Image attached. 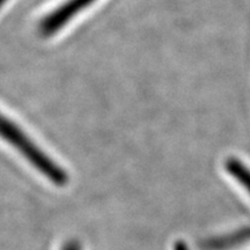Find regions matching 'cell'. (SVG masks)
<instances>
[{"label": "cell", "mask_w": 250, "mask_h": 250, "mask_svg": "<svg viewBox=\"0 0 250 250\" xmlns=\"http://www.w3.org/2000/svg\"><path fill=\"white\" fill-rule=\"evenodd\" d=\"M0 137L22 154L40 173L58 186L67 182V175L48 155L41 151L39 146L31 142L29 137L18 127L13 122L0 114Z\"/></svg>", "instance_id": "obj_1"}, {"label": "cell", "mask_w": 250, "mask_h": 250, "mask_svg": "<svg viewBox=\"0 0 250 250\" xmlns=\"http://www.w3.org/2000/svg\"><path fill=\"white\" fill-rule=\"evenodd\" d=\"M94 1L95 0H68L44 19V21L41 24L42 33L44 35H51L58 31L72 18L76 17L78 13H80L83 8H86Z\"/></svg>", "instance_id": "obj_2"}, {"label": "cell", "mask_w": 250, "mask_h": 250, "mask_svg": "<svg viewBox=\"0 0 250 250\" xmlns=\"http://www.w3.org/2000/svg\"><path fill=\"white\" fill-rule=\"evenodd\" d=\"M6 1V0H0V7H1L2 6V4H4V2Z\"/></svg>", "instance_id": "obj_4"}, {"label": "cell", "mask_w": 250, "mask_h": 250, "mask_svg": "<svg viewBox=\"0 0 250 250\" xmlns=\"http://www.w3.org/2000/svg\"><path fill=\"white\" fill-rule=\"evenodd\" d=\"M227 170L233 175L240 183L243 184L246 189L250 192V170L246 168V166L239 162L235 159H230L227 162Z\"/></svg>", "instance_id": "obj_3"}]
</instances>
